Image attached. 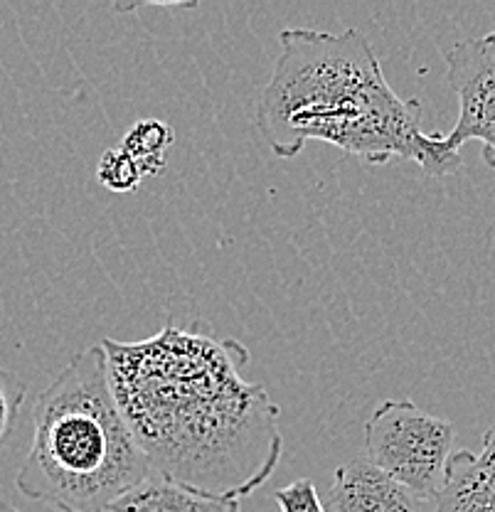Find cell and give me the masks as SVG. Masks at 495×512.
Returning <instances> with one entry per match:
<instances>
[{
	"label": "cell",
	"mask_w": 495,
	"mask_h": 512,
	"mask_svg": "<svg viewBox=\"0 0 495 512\" xmlns=\"http://www.w3.org/2000/svg\"><path fill=\"white\" fill-rule=\"evenodd\" d=\"M446 79L459 101V119L444 146L461 153L463 143L481 141L483 160L495 170V30L456 42L446 52Z\"/></svg>",
	"instance_id": "5b68a950"
},
{
	"label": "cell",
	"mask_w": 495,
	"mask_h": 512,
	"mask_svg": "<svg viewBox=\"0 0 495 512\" xmlns=\"http://www.w3.org/2000/svg\"><path fill=\"white\" fill-rule=\"evenodd\" d=\"M274 503L281 512H330V508L318 495L316 483L311 478H296L289 485L276 490Z\"/></svg>",
	"instance_id": "8fae6325"
},
{
	"label": "cell",
	"mask_w": 495,
	"mask_h": 512,
	"mask_svg": "<svg viewBox=\"0 0 495 512\" xmlns=\"http://www.w3.org/2000/svg\"><path fill=\"white\" fill-rule=\"evenodd\" d=\"M175 143V128L163 119H141L126 131L121 148L136 160L143 178L163 173L170 146Z\"/></svg>",
	"instance_id": "9c48e42d"
},
{
	"label": "cell",
	"mask_w": 495,
	"mask_h": 512,
	"mask_svg": "<svg viewBox=\"0 0 495 512\" xmlns=\"http://www.w3.org/2000/svg\"><path fill=\"white\" fill-rule=\"evenodd\" d=\"M0 512H18V510H15L13 505H8V503H5V505H3V510H0Z\"/></svg>",
	"instance_id": "4fadbf2b"
},
{
	"label": "cell",
	"mask_w": 495,
	"mask_h": 512,
	"mask_svg": "<svg viewBox=\"0 0 495 512\" xmlns=\"http://www.w3.org/2000/svg\"><path fill=\"white\" fill-rule=\"evenodd\" d=\"M434 512H495V426L483 434L481 451H454Z\"/></svg>",
	"instance_id": "52a82bcc"
},
{
	"label": "cell",
	"mask_w": 495,
	"mask_h": 512,
	"mask_svg": "<svg viewBox=\"0 0 495 512\" xmlns=\"http://www.w3.org/2000/svg\"><path fill=\"white\" fill-rule=\"evenodd\" d=\"M109 512H242V500L220 498L170 478L153 476L111 505Z\"/></svg>",
	"instance_id": "ba28073f"
},
{
	"label": "cell",
	"mask_w": 495,
	"mask_h": 512,
	"mask_svg": "<svg viewBox=\"0 0 495 512\" xmlns=\"http://www.w3.org/2000/svg\"><path fill=\"white\" fill-rule=\"evenodd\" d=\"M101 345L116 402L156 476L234 500L271 478L284 453L281 407L242 377L249 350L239 340L217 338L195 320Z\"/></svg>",
	"instance_id": "6da1fadb"
},
{
	"label": "cell",
	"mask_w": 495,
	"mask_h": 512,
	"mask_svg": "<svg viewBox=\"0 0 495 512\" xmlns=\"http://www.w3.org/2000/svg\"><path fill=\"white\" fill-rule=\"evenodd\" d=\"M274 74L257 101V128L276 158L301 156L323 141L370 165L414 160L429 178L459 173L461 153L422 128V104L387 82L370 40L291 28L279 35Z\"/></svg>",
	"instance_id": "7a4b0ae2"
},
{
	"label": "cell",
	"mask_w": 495,
	"mask_h": 512,
	"mask_svg": "<svg viewBox=\"0 0 495 512\" xmlns=\"http://www.w3.org/2000/svg\"><path fill=\"white\" fill-rule=\"evenodd\" d=\"M97 180L109 192L126 195V192L138 190L143 175H141V168L136 165V160H133L129 153L119 146V148H109V151H104L99 156Z\"/></svg>",
	"instance_id": "30bf717a"
},
{
	"label": "cell",
	"mask_w": 495,
	"mask_h": 512,
	"mask_svg": "<svg viewBox=\"0 0 495 512\" xmlns=\"http://www.w3.org/2000/svg\"><path fill=\"white\" fill-rule=\"evenodd\" d=\"M153 476L116 402L104 345L82 350L35 402L33 441L15 485L60 512H109Z\"/></svg>",
	"instance_id": "3957f363"
},
{
	"label": "cell",
	"mask_w": 495,
	"mask_h": 512,
	"mask_svg": "<svg viewBox=\"0 0 495 512\" xmlns=\"http://www.w3.org/2000/svg\"><path fill=\"white\" fill-rule=\"evenodd\" d=\"M25 394H28V384L20 380L15 372H0V404H3V414H0L3 424H0V431H3V441H8L10 434H13V424L18 419L20 407H23Z\"/></svg>",
	"instance_id": "7c38bea8"
},
{
	"label": "cell",
	"mask_w": 495,
	"mask_h": 512,
	"mask_svg": "<svg viewBox=\"0 0 495 512\" xmlns=\"http://www.w3.org/2000/svg\"><path fill=\"white\" fill-rule=\"evenodd\" d=\"M454 439L451 421L424 412L412 399H387L365 421V458L422 503H434L444 488Z\"/></svg>",
	"instance_id": "277c9868"
},
{
	"label": "cell",
	"mask_w": 495,
	"mask_h": 512,
	"mask_svg": "<svg viewBox=\"0 0 495 512\" xmlns=\"http://www.w3.org/2000/svg\"><path fill=\"white\" fill-rule=\"evenodd\" d=\"M330 512H422V500L367 458L335 468L328 493Z\"/></svg>",
	"instance_id": "8992f818"
}]
</instances>
